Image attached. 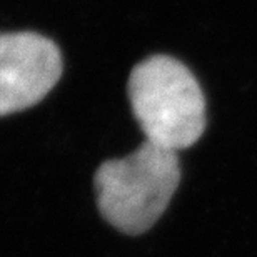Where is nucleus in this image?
Instances as JSON below:
<instances>
[{
	"instance_id": "f257e3e1",
	"label": "nucleus",
	"mask_w": 257,
	"mask_h": 257,
	"mask_svg": "<svg viewBox=\"0 0 257 257\" xmlns=\"http://www.w3.org/2000/svg\"><path fill=\"white\" fill-rule=\"evenodd\" d=\"M128 99L136 120L154 146L181 151L205 128V99L192 72L167 55H154L132 70Z\"/></svg>"
},
{
	"instance_id": "7ed1b4c3",
	"label": "nucleus",
	"mask_w": 257,
	"mask_h": 257,
	"mask_svg": "<svg viewBox=\"0 0 257 257\" xmlns=\"http://www.w3.org/2000/svg\"><path fill=\"white\" fill-rule=\"evenodd\" d=\"M62 75V55L52 40L34 32L0 34V115L40 102Z\"/></svg>"
},
{
	"instance_id": "f03ea898",
	"label": "nucleus",
	"mask_w": 257,
	"mask_h": 257,
	"mask_svg": "<svg viewBox=\"0 0 257 257\" xmlns=\"http://www.w3.org/2000/svg\"><path fill=\"white\" fill-rule=\"evenodd\" d=\"M181 181L177 152L144 142L124 159L107 161L95 172L100 214L125 234H142L161 219Z\"/></svg>"
}]
</instances>
